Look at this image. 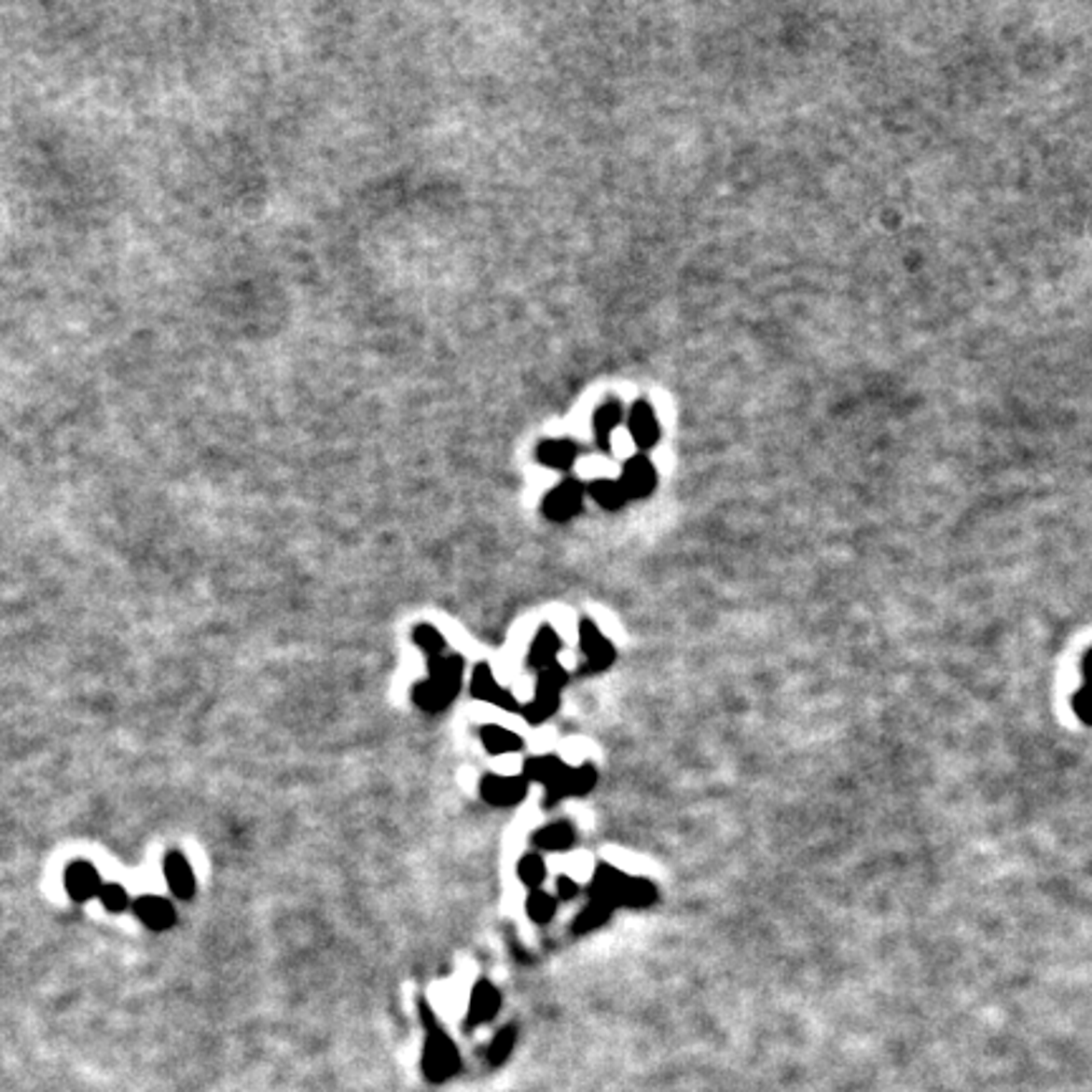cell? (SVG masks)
<instances>
[{"label":"cell","mask_w":1092,"mask_h":1092,"mask_svg":"<svg viewBox=\"0 0 1092 1092\" xmlns=\"http://www.w3.org/2000/svg\"><path fill=\"white\" fill-rule=\"evenodd\" d=\"M1072 708H1075L1077 718H1080L1083 724L1092 726V685H1087V683H1085L1083 688L1075 693V698H1072Z\"/></svg>","instance_id":"1f68e13d"},{"label":"cell","mask_w":1092,"mask_h":1092,"mask_svg":"<svg viewBox=\"0 0 1092 1092\" xmlns=\"http://www.w3.org/2000/svg\"><path fill=\"white\" fill-rule=\"evenodd\" d=\"M560 650H561L560 635L554 632V628H551V625H544V628L539 629V635L533 638L532 650H529V665H532V668H536V670H544L546 665L557 663Z\"/></svg>","instance_id":"9a60e30c"},{"label":"cell","mask_w":1092,"mask_h":1092,"mask_svg":"<svg viewBox=\"0 0 1092 1092\" xmlns=\"http://www.w3.org/2000/svg\"><path fill=\"white\" fill-rule=\"evenodd\" d=\"M458 693L448 691V688H443L440 683L435 681H420L418 685H415V691H412V698H415V703H418L422 711H443L446 706H450V700L455 698Z\"/></svg>","instance_id":"ffe728a7"},{"label":"cell","mask_w":1092,"mask_h":1092,"mask_svg":"<svg viewBox=\"0 0 1092 1092\" xmlns=\"http://www.w3.org/2000/svg\"><path fill=\"white\" fill-rule=\"evenodd\" d=\"M569 675L560 663L546 665L544 670H539V681H536V693H549V696H560L561 688L567 685Z\"/></svg>","instance_id":"f546056e"},{"label":"cell","mask_w":1092,"mask_h":1092,"mask_svg":"<svg viewBox=\"0 0 1092 1092\" xmlns=\"http://www.w3.org/2000/svg\"><path fill=\"white\" fill-rule=\"evenodd\" d=\"M579 647L592 670H604L615 663V647L592 620L579 622Z\"/></svg>","instance_id":"8992f818"},{"label":"cell","mask_w":1092,"mask_h":1092,"mask_svg":"<svg viewBox=\"0 0 1092 1092\" xmlns=\"http://www.w3.org/2000/svg\"><path fill=\"white\" fill-rule=\"evenodd\" d=\"M501 1009V994L491 981H478L471 991V1002H468V1024L478 1027V1024L491 1022Z\"/></svg>","instance_id":"9c48e42d"},{"label":"cell","mask_w":1092,"mask_h":1092,"mask_svg":"<svg viewBox=\"0 0 1092 1092\" xmlns=\"http://www.w3.org/2000/svg\"><path fill=\"white\" fill-rule=\"evenodd\" d=\"M99 900H102V905H104L109 913H122V910L130 908V895H127V891H124L122 885L117 883L102 885Z\"/></svg>","instance_id":"4dcf8cb0"},{"label":"cell","mask_w":1092,"mask_h":1092,"mask_svg":"<svg viewBox=\"0 0 1092 1092\" xmlns=\"http://www.w3.org/2000/svg\"><path fill=\"white\" fill-rule=\"evenodd\" d=\"M620 483L628 498H645L656 491L657 473L647 455H632L622 468Z\"/></svg>","instance_id":"5b68a950"},{"label":"cell","mask_w":1092,"mask_h":1092,"mask_svg":"<svg viewBox=\"0 0 1092 1092\" xmlns=\"http://www.w3.org/2000/svg\"><path fill=\"white\" fill-rule=\"evenodd\" d=\"M165 878L170 891L175 892L177 898H190L195 891V878L190 870V863L185 860L180 852H170L165 857Z\"/></svg>","instance_id":"7c38bea8"},{"label":"cell","mask_w":1092,"mask_h":1092,"mask_svg":"<svg viewBox=\"0 0 1092 1092\" xmlns=\"http://www.w3.org/2000/svg\"><path fill=\"white\" fill-rule=\"evenodd\" d=\"M622 420H625V412H622V405L617 400H607L595 412V437L597 446L602 448V450H610L612 448V437H615V430L622 425Z\"/></svg>","instance_id":"2e32d148"},{"label":"cell","mask_w":1092,"mask_h":1092,"mask_svg":"<svg viewBox=\"0 0 1092 1092\" xmlns=\"http://www.w3.org/2000/svg\"><path fill=\"white\" fill-rule=\"evenodd\" d=\"M1083 673H1085V681H1087V685H1092V650L1087 653V657H1085Z\"/></svg>","instance_id":"e575fe53"},{"label":"cell","mask_w":1092,"mask_h":1092,"mask_svg":"<svg viewBox=\"0 0 1092 1092\" xmlns=\"http://www.w3.org/2000/svg\"><path fill=\"white\" fill-rule=\"evenodd\" d=\"M481 743L483 749L491 753V756H504V753H516L521 746H524V741H521V736L514 734V731H508V728H504V726H483L481 728Z\"/></svg>","instance_id":"d6986e66"},{"label":"cell","mask_w":1092,"mask_h":1092,"mask_svg":"<svg viewBox=\"0 0 1092 1092\" xmlns=\"http://www.w3.org/2000/svg\"><path fill=\"white\" fill-rule=\"evenodd\" d=\"M585 486L579 481H574V478L561 481L560 486H554V489L546 493V498H544V516L551 518V521H569V518H574V516L579 514L582 504H585Z\"/></svg>","instance_id":"7a4b0ae2"},{"label":"cell","mask_w":1092,"mask_h":1092,"mask_svg":"<svg viewBox=\"0 0 1092 1092\" xmlns=\"http://www.w3.org/2000/svg\"><path fill=\"white\" fill-rule=\"evenodd\" d=\"M493 703H496L498 708H504V711H511V713H514V711H518V708H521V706H518V700H516L514 693L506 691V688H501V693H498V698L493 700Z\"/></svg>","instance_id":"836d02e7"},{"label":"cell","mask_w":1092,"mask_h":1092,"mask_svg":"<svg viewBox=\"0 0 1092 1092\" xmlns=\"http://www.w3.org/2000/svg\"><path fill=\"white\" fill-rule=\"evenodd\" d=\"M524 718L529 724H544L546 718H551L560 708V696H549V693H536L532 703H526Z\"/></svg>","instance_id":"f1b7e54d"},{"label":"cell","mask_w":1092,"mask_h":1092,"mask_svg":"<svg viewBox=\"0 0 1092 1092\" xmlns=\"http://www.w3.org/2000/svg\"><path fill=\"white\" fill-rule=\"evenodd\" d=\"M420 1012H422V1022L428 1024V1040L422 1047V1072L430 1083H446L461 1070V1055L453 1040L437 1027L435 1014L425 1002H420Z\"/></svg>","instance_id":"6da1fadb"},{"label":"cell","mask_w":1092,"mask_h":1092,"mask_svg":"<svg viewBox=\"0 0 1092 1092\" xmlns=\"http://www.w3.org/2000/svg\"><path fill=\"white\" fill-rule=\"evenodd\" d=\"M656 900V885L650 883L647 878H629L628 888H625V898H622V905H629V908H647V905H653Z\"/></svg>","instance_id":"603a6c76"},{"label":"cell","mask_w":1092,"mask_h":1092,"mask_svg":"<svg viewBox=\"0 0 1092 1092\" xmlns=\"http://www.w3.org/2000/svg\"><path fill=\"white\" fill-rule=\"evenodd\" d=\"M612 905H607V903H600V900H592L589 905H587L582 913L577 916V920H574V931L577 933H589V931H597V928H602L607 920L612 918Z\"/></svg>","instance_id":"cb8c5ba5"},{"label":"cell","mask_w":1092,"mask_h":1092,"mask_svg":"<svg viewBox=\"0 0 1092 1092\" xmlns=\"http://www.w3.org/2000/svg\"><path fill=\"white\" fill-rule=\"evenodd\" d=\"M471 693L473 698L489 700V703H493V700L498 698L501 685H498L496 678H493V673H491V668L486 663L476 665V670H473L471 675Z\"/></svg>","instance_id":"d4e9b609"},{"label":"cell","mask_w":1092,"mask_h":1092,"mask_svg":"<svg viewBox=\"0 0 1092 1092\" xmlns=\"http://www.w3.org/2000/svg\"><path fill=\"white\" fill-rule=\"evenodd\" d=\"M536 455H539L542 465H546L551 471H569L574 465V461H577L579 448L572 440H544Z\"/></svg>","instance_id":"5bb4252c"},{"label":"cell","mask_w":1092,"mask_h":1092,"mask_svg":"<svg viewBox=\"0 0 1092 1092\" xmlns=\"http://www.w3.org/2000/svg\"><path fill=\"white\" fill-rule=\"evenodd\" d=\"M597 787V769L592 764H579V767H569L561 774L560 781H554L551 787H546V802H560L564 796H585Z\"/></svg>","instance_id":"3957f363"},{"label":"cell","mask_w":1092,"mask_h":1092,"mask_svg":"<svg viewBox=\"0 0 1092 1092\" xmlns=\"http://www.w3.org/2000/svg\"><path fill=\"white\" fill-rule=\"evenodd\" d=\"M516 873H518V880H521L526 888L542 891L544 878H546V865H544L542 855L529 852V855H524L518 860V870H516Z\"/></svg>","instance_id":"484cf974"},{"label":"cell","mask_w":1092,"mask_h":1092,"mask_svg":"<svg viewBox=\"0 0 1092 1092\" xmlns=\"http://www.w3.org/2000/svg\"><path fill=\"white\" fill-rule=\"evenodd\" d=\"M628 430L632 443L643 450L653 448L660 437V425H657L656 410L647 405V402H635L628 412Z\"/></svg>","instance_id":"ba28073f"},{"label":"cell","mask_w":1092,"mask_h":1092,"mask_svg":"<svg viewBox=\"0 0 1092 1092\" xmlns=\"http://www.w3.org/2000/svg\"><path fill=\"white\" fill-rule=\"evenodd\" d=\"M412 640H415V645H418L420 650H422V653L430 657V660H433V657L446 656V647H448L446 638H443V635H440V632H437L433 625H418V628H415V632H412Z\"/></svg>","instance_id":"83f0119b"},{"label":"cell","mask_w":1092,"mask_h":1092,"mask_svg":"<svg viewBox=\"0 0 1092 1092\" xmlns=\"http://www.w3.org/2000/svg\"><path fill=\"white\" fill-rule=\"evenodd\" d=\"M66 891H69L71 898L84 903V900L99 895V891H102V878H99V873L94 870V865H89V863H74V865L66 870Z\"/></svg>","instance_id":"8fae6325"},{"label":"cell","mask_w":1092,"mask_h":1092,"mask_svg":"<svg viewBox=\"0 0 1092 1092\" xmlns=\"http://www.w3.org/2000/svg\"><path fill=\"white\" fill-rule=\"evenodd\" d=\"M430 681L440 683L448 691L458 693L463 683V660L458 656H440L430 660Z\"/></svg>","instance_id":"ac0fdd59"},{"label":"cell","mask_w":1092,"mask_h":1092,"mask_svg":"<svg viewBox=\"0 0 1092 1092\" xmlns=\"http://www.w3.org/2000/svg\"><path fill=\"white\" fill-rule=\"evenodd\" d=\"M131 908H134V916L140 918L142 923L152 928V931H165V928L175 923V908L165 898H158V895L137 898Z\"/></svg>","instance_id":"30bf717a"},{"label":"cell","mask_w":1092,"mask_h":1092,"mask_svg":"<svg viewBox=\"0 0 1092 1092\" xmlns=\"http://www.w3.org/2000/svg\"><path fill=\"white\" fill-rule=\"evenodd\" d=\"M587 491H589V496L595 498L600 506L610 508V511H617L628 501V493L622 489V483L612 481V478H597V481L587 486Z\"/></svg>","instance_id":"44dd1931"},{"label":"cell","mask_w":1092,"mask_h":1092,"mask_svg":"<svg viewBox=\"0 0 1092 1092\" xmlns=\"http://www.w3.org/2000/svg\"><path fill=\"white\" fill-rule=\"evenodd\" d=\"M516 1037H518V1034H516L514 1024H508V1027H504V1030H498L496 1034H493V1040H491L489 1049H486L489 1065L498 1067L511 1057V1052H514L516 1047Z\"/></svg>","instance_id":"7402d4cb"},{"label":"cell","mask_w":1092,"mask_h":1092,"mask_svg":"<svg viewBox=\"0 0 1092 1092\" xmlns=\"http://www.w3.org/2000/svg\"><path fill=\"white\" fill-rule=\"evenodd\" d=\"M628 875L617 870L615 865H597L595 875H592V883H589V895L592 900L607 903L612 908L622 905L625 898V888H628Z\"/></svg>","instance_id":"52a82bcc"},{"label":"cell","mask_w":1092,"mask_h":1092,"mask_svg":"<svg viewBox=\"0 0 1092 1092\" xmlns=\"http://www.w3.org/2000/svg\"><path fill=\"white\" fill-rule=\"evenodd\" d=\"M567 769L569 767L560 759V756H554V753H544V756H532V759L526 761L524 779L526 781H536V784H544V787H551L554 781H560L561 774H564Z\"/></svg>","instance_id":"4fadbf2b"},{"label":"cell","mask_w":1092,"mask_h":1092,"mask_svg":"<svg viewBox=\"0 0 1092 1092\" xmlns=\"http://www.w3.org/2000/svg\"><path fill=\"white\" fill-rule=\"evenodd\" d=\"M579 892V885L572 880V878H564L561 875L560 880H557V895H560L561 900H574L577 898Z\"/></svg>","instance_id":"d6a6232c"},{"label":"cell","mask_w":1092,"mask_h":1092,"mask_svg":"<svg viewBox=\"0 0 1092 1092\" xmlns=\"http://www.w3.org/2000/svg\"><path fill=\"white\" fill-rule=\"evenodd\" d=\"M526 913L533 923H549L557 913V898L546 891H532L526 898Z\"/></svg>","instance_id":"4316f807"},{"label":"cell","mask_w":1092,"mask_h":1092,"mask_svg":"<svg viewBox=\"0 0 1092 1092\" xmlns=\"http://www.w3.org/2000/svg\"><path fill=\"white\" fill-rule=\"evenodd\" d=\"M529 795V781L521 777H504V774H489L481 781V796L483 802L493 804V807H511L518 804L524 796Z\"/></svg>","instance_id":"277c9868"},{"label":"cell","mask_w":1092,"mask_h":1092,"mask_svg":"<svg viewBox=\"0 0 1092 1092\" xmlns=\"http://www.w3.org/2000/svg\"><path fill=\"white\" fill-rule=\"evenodd\" d=\"M574 845V827L569 822H551L533 835V848L546 852H564Z\"/></svg>","instance_id":"e0dca14e"}]
</instances>
